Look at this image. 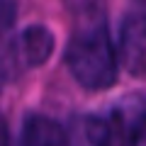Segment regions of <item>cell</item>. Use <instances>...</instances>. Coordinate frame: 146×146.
I'll list each match as a JSON object with an SVG mask.
<instances>
[{"mask_svg":"<svg viewBox=\"0 0 146 146\" xmlns=\"http://www.w3.org/2000/svg\"><path fill=\"white\" fill-rule=\"evenodd\" d=\"M66 66L85 90H107L117 83L119 54L102 20H88L73 32L66 49Z\"/></svg>","mask_w":146,"mask_h":146,"instance_id":"cell-1","label":"cell"},{"mask_svg":"<svg viewBox=\"0 0 146 146\" xmlns=\"http://www.w3.org/2000/svg\"><path fill=\"white\" fill-rule=\"evenodd\" d=\"M54 34L42 25L22 29L10 42V46L0 54V88L20 73L46 63L54 54Z\"/></svg>","mask_w":146,"mask_h":146,"instance_id":"cell-2","label":"cell"},{"mask_svg":"<svg viewBox=\"0 0 146 146\" xmlns=\"http://www.w3.org/2000/svg\"><path fill=\"white\" fill-rule=\"evenodd\" d=\"M117 54L131 76H146V12H129L122 20Z\"/></svg>","mask_w":146,"mask_h":146,"instance_id":"cell-3","label":"cell"},{"mask_svg":"<svg viewBox=\"0 0 146 146\" xmlns=\"http://www.w3.org/2000/svg\"><path fill=\"white\" fill-rule=\"evenodd\" d=\"M110 119L117 129V136L124 139L127 146H146V98H129Z\"/></svg>","mask_w":146,"mask_h":146,"instance_id":"cell-4","label":"cell"},{"mask_svg":"<svg viewBox=\"0 0 146 146\" xmlns=\"http://www.w3.org/2000/svg\"><path fill=\"white\" fill-rule=\"evenodd\" d=\"M68 136H71V146H115V141L119 139L112 119L93 115L78 117Z\"/></svg>","mask_w":146,"mask_h":146,"instance_id":"cell-5","label":"cell"},{"mask_svg":"<svg viewBox=\"0 0 146 146\" xmlns=\"http://www.w3.org/2000/svg\"><path fill=\"white\" fill-rule=\"evenodd\" d=\"M20 146H71V136L51 117L32 115L22 124Z\"/></svg>","mask_w":146,"mask_h":146,"instance_id":"cell-6","label":"cell"},{"mask_svg":"<svg viewBox=\"0 0 146 146\" xmlns=\"http://www.w3.org/2000/svg\"><path fill=\"white\" fill-rule=\"evenodd\" d=\"M17 20V0H0V36H5Z\"/></svg>","mask_w":146,"mask_h":146,"instance_id":"cell-7","label":"cell"},{"mask_svg":"<svg viewBox=\"0 0 146 146\" xmlns=\"http://www.w3.org/2000/svg\"><path fill=\"white\" fill-rule=\"evenodd\" d=\"M0 146H7V127L3 119H0Z\"/></svg>","mask_w":146,"mask_h":146,"instance_id":"cell-8","label":"cell"}]
</instances>
